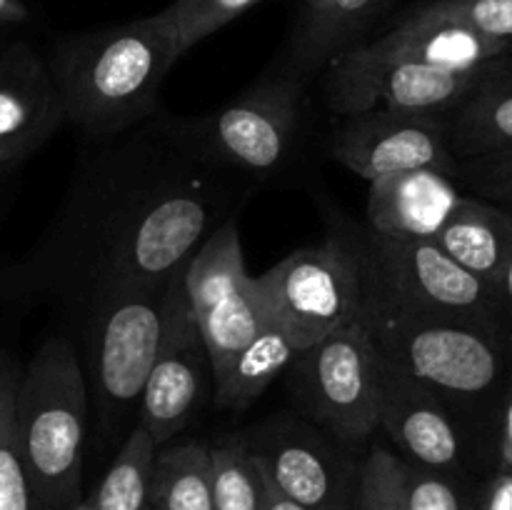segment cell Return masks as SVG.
Here are the masks:
<instances>
[{
	"label": "cell",
	"instance_id": "6da1fadb",
	"mask_svg": "<svg viewBox=\"0 0 512 510\" xmlns=\"http://www.w3.org/2000/svg\"><path fill=\"white\" fill-rule=\"evenodd\" d=\"M95 143L43 238L13 270L20 295L75 313L113 290L178 275L258 188L195 153L173 115Z\"/></svg>",
	"mask_w": 512,
	"mask_h": 510
},
{
	"label": "cell",
	"instance_id": "7a4b0ae2",
	"mask_svg": "<svg viewBox=\"0 0 512 510\" xmlns=\"http://www.w3.org/2000/svg\"><path fill=\"white\" fill-rule=\"evenodd\" d=\"M185 55L168 13L73 33L45 58L65 110L93 140L153 118L163 80Z\"/></svg>",
	"mask_w": 512,
	"mask_h": 510
},
{
	"label": "cell",
	"instance_id": "3957f363",
	"mask_svg": "<svg viewBox=\"0 0 512 510\" xmlns=\"http://www.w3.org/2000/svg\"><path fill=\"white\" fill-rule=\"evenodd\" d=\"M363 320L383 363L448 403L465 423L488 403H503L512 340L458 320L405 313L363 293Z\"/></svg>",
	"mask_w": 512,
	"mask_h": 510
},
{
	"label": "cell",
	"instance_id": "277c9868",
	"mask_svg": "<svg viewBox=\"0 0 512 510\" xmlns=\"http://www.w3.org/2000/svg\"><path fill=\"white\" fill-rule=\"evenodd\" d=\"M90 395L73 343L53 335L15 380V435L35 510L80 503Z\"/></svg>",
	"mask_w": 512,
	"mask_h": 510
},
{
	"label": "cell",
	"instance_id": "5b68a950",
	"mask_svg": "<svg viewBox=\"0 0 512 510\" xmlns=\"http://www.w3.org/2000/svg\"><path fill=\"white\" fill-rule=\"evenodd\" d=\"M178 128L208 163L260 185L298 160L305 135V80L288 70L260 78L210 113L178 118Z\"/></svg>",
	"mask_w": 512,
	"mask_h": 510
},
{
	"label": "cell",
	"instance_id": "8992f818",
	"mask_svg": "<svg viewBox=\"0 0 512 510\" xmlns=\"http://www.w3.org/2000/svg\"><path fill=\"white\" fill-rule=\"evenodd\" d=\"M173 278L105 293L80 313L85 318V383L105 430L123 425L138 408L163 338L165 298Z\"/></svg>",
	"mask_w": 512,
	"mask_h": 510
},
{
	"label": "cell",
	"instance_id": "52a82bcc",
	"mask_svg": "<svg viewBox=\"0 0 512 510\" xmlns=\"http://www.w3.org/2000/svg\"><path fill=\"white\" fill-rule=\"evenodd\" d=\"M350 245L360 265L363 293L370 298L405 313L458 320L505 335L493 285L455 263L435 240L388 238L365 228L358 243Z\"/></svg>",
	"mask_w": 512,
	"mask_h": 510
},
{
	"label": "cell",
	"instance_id": "ba28073f",
	"mask_svg": "<svg viewBox=\"0 0 512 510\" xmlns=\"http://www.w3.org/2000/svg\"><path fill=\"white\" fill-rule=\"evenodd\" d=\"M283 378L303 418L335 438L365 445L378 433L383 358L363 313L305 348Z\"/></svg>",
	"mask_w": 512,
	"mask_h": 510
},
{
	"label": "cell",
	"instance_id": "9c48e42d",
	"mask_svg": "<svg viewBox=\"0 0 512 510\" xmlns=\"http://www.w3.org/2000/svg\"><path fill=\"white\" fill-rule=\"evenodd\" d=\"M265 313L300 350L363 313V278L348 240L300 248L255 278Z\"/></svg>",
	"mask_w": 512,
	"mask_h": 510
},
{
	"label": "cell",
	"instance_id": "30bf717a",
	"mask_svg": "<svg viewBox=\"0 0 512 510\" xmlns=\"http://www.w3.org/2000/svg\"><path fill=\"white\" fill-rule=\"evenodd\" d=\"M270 483L305 510H355L363 458L303 415H278L245 435Z\"/></svg>",
	"mask_w": 512,
	"mask_h": 510
},
{
	"label": "cell",
	"instance_id": "8fae6325",
	"mask_svg": "<svg viewBox=\"0 0 512 510\" xmlns=\"http://www.w3.org/2000/svg\"><path fill=\"white\" fill-rule=\"evenodd\" d=\"M488 65L448 70L405 60H375L353 45L325 65V103L335 115L393 110L448 120L473 93Z\"/></svg>",
	"mask_w": 512,
	"mask_h": 510
},
{
	"label": "cell",
	"instance_id": "7c38bea8",
	"mask_svg": "<svg viewBox=\"0 0 512 510\" xmlns=\"http://www.w3.org/2000/svg\"><path fill=\"white\" fill-rule=\"evenodd\" d=\"M183 288L213 365V378L268 323L255 275L248 273L238 218L205 238L183 270Z\"/></svg>",
	"mask_w": 512,
	"mask_h": 510
},
{
	"label": "cell",
	"instance_id": "4fadbf2b",
	"mask_svg": "<svg viewBox=\"0 0 512 510\" xmlns=\"http://www.w3.org/2000/svg\"><path fill=\"white\" fill-rule=\"evenodd\" d=\"M183 270L168 288L163 338L138 403V425L148 430L158 448L183 433L198 413L208 383H213L208 345L185 295Z\"/></svg>",
	"mask_w": 512,
	"mask_h": 510
},
{
	"label": "cell",
	"instance_id": "5bb4252c",
	"mask_svg": "<svg viewBox=\"0 0 512 510\" xmlns=\"http://www.w3.org/2000/svg\"><path fill=\"white\" fill-rule=\"evenodd\" d=\"M330 155L368 183L410 170H438L455 178L458 165L443 118L393 110L340 115L330 138Z\"/></svg>",
	"mask_w": 512,
	"mask_h": 510
},
{
	"label": "cell",
	"instance_id": "9a60e30c",
	"mask_svg": "<svg viewBox=\"0 0 512 510\" xmlns=\"http://www.w3.org/2000/svg\"><path fill=\"white\" fill-rule=\"evenodd\" d=\"M393 453L415 468L458 475L468 460V423L448 403L383 363L380 428Z\"/></svg>",
	"mask_w": 512,
	"mask_h": 510
},
{
	"label": "cell",
	"instance_id": "2e32d148",
	"mask_svg": "<svg viewBox=\"0 0 512 510\" xmlns=\"http://www.w3.org/2000/svg\"><path fill=\"white\" fill-rule=\"evenodd\" d=\"M65 123L48 63L25 40L0 50V173L38 153Z\"/></svg>",
	"mask_w": 512,
	"mask_h": 510
},
{
	"label": "cell",
	"instance_id": "e0dca14e",
	"mask_svg": "<svg viewBox=\"0 0 512 510\" xmlns=\"http://www.w3.org/2000/svg\"><path fill=\"white\" fill-rule=\"evenodd\" d=\"M465 190L438 170H410L370 180L368 230L388 238L435 240L445 228Z\"/></svg>",
	"mask_w": 512,
	"mask_h": 510
},
{
	"label": "cell",
	"instance_id": "ac0fdd59",
	"mask_svg": "<svg viewBox=\"0 0 512 510\" xmlns=\"http://www.w3.org/2000/svg\"><path fill=\"white\" fill-rule=\"evenodd\" d=\"M355 48L375 60H405L448 70H478L512 53L508 45L485 38L458 20L435 15L425 5L413 10L383 38L358 43Z\"/></svg>",
	"mask_w": 512,
	"mask_h": 510
},
{
	"label": "cell",
	"instance_id": "d6986e66",
	"mask_svg": "<svg viewBox=\"0 0 512 510\" xmlns=\"http://www.w3.org/2000/svg\"><path fill=\"white\" fill-rule=\"evenodd\" d=\"M458 160L512 153V53L493 60L473 93L445 120Z\"/></svg>",
	"mask_w": 512,
	"mask_h": 510
},
{
	"label": "cell",
	"instance_id": "ffe728a7",
	"mask_svg": "<svg viewBox=\"0 0 512 510\" xmlns=\"http://www.w3.org/2000/svg\"><path fill=\"white\" fill-rule=\"evenodd\" d=\"M435 243L455 263L493 285L512 255V210L465 193Z\"/></svg>",
	"mask_w": 512,
	"mask_h": 510
},
{
	"label": "cell",
	"instance_id": "44dd1931",
	"mask_svg": "<svg viewBox=\"0 0 512 510\" xmlns=\"http://www.w3.org/2000/svg\"><path fill=\"white\" fill-rule=\"evenodd\" d=\"M383 0H313L290 48L288 73L308 78L355 45V35L378 13Z\"/></svg>",
	"mask_w": 512,
	"mask_h": 510
},
{
	"label": "cell",
	"instance_id": "7402d4cb",
	"mask_svg": "<svg viewBox=\"0 0 512 510\" xmlns=\"http://www.w3.org/2000/svg\"><path fill=\"white\" fill-rule=\"evenodd\" d=\"M300 353L303 350L295 345V340L268 318V323L253 335V340L225 365L223 373L213 378L218 408L233 410V413L250 408Z\"/></svg>",
	"mask_w": 512,
	"mask_h": 510
},
{
	"label": "cell",
	"instance_id": "603a6c76",
	"mask_svg": "<svg viewBox=\"0 0 512 510\" xmlns=\"http://www.w3.org/2000/svg\"><path fill=\"white\" fill-rule=\"evenodd\" d=\"M150 510H213L208 445L193 440L160 445L150 478Z\"/></svg>",
	"mask_w": 512,
	"mask_h": 510
},
{
	"label": "cell",
	"instance_id": "cb8c5ba5",
	"mask_svg": "<svg viewBox=\"0 0 512 510\" xmlns=\"http://www.w3.org/2000/svg\"><path fill=\"white\" fill-rule=\"evenodd\" d=\"M158 443L135 425L115 453L98 490L88 498L93 510H150V478Z\"/></svg>",
	"mask_w": 512,
	"mask_h": 510
},
{
	"label": "cell",
	"instance_id": "d4e9b609",
	"mask_svg": "<svg viewBox=\"0 0 512 510\" xmlns=\"http://www.w3.org/2000/svg\"><path fill=\"white\" fill-rule=\"evenodd\" d=\"M213 510H263L265 478L243 438L210 448Z\"/></svg>",
	"mask_w": 512,
	"mask_h": 510
},
{
	"label": "cell",
	"instance_id": "484cf974",
	"mask_svg": "<svg viewBox=\"0 0 512 510\" xmlns=\"http://www.w3.org/2000/svg\"><path fill=\"white\" fill-rule=\"evenodd\" d=\"M0 510H35L15 435V375L0 373Z\"/></svg>",
	"mask_w": 512,
	"mask_h": 510
},
{
	"label": "cell",
	"instance_id": "4316f807",
	"mask_svg": "<svg viewBox=\"0 0 512 510\" xmlns=\"http://www.w3.org/2000/svg\"><path fill=\"white\" fill-rule=\"evenodd\" d=\"M355 510H408L405 463L383 445H373L360 468Z\"/></svg>",
	"mask_w": 512,
	"mask_h": 510
},
{
	"label": "cell",
	"instance_id": "83f0119b",
	"mask_svg": "<svg viewBox=\"0 0 512 510\" xmlns=\"http://www.w3.org/2000/svg\"><path fill=\"white\" fill-rule=\"evenodd\" d=\"M260 0H175L165 8L170 23L175 25L180 45L188 53L193 45L218 33L228 23L258 5Z\"/></svg>",
	"mask_w": 512,
	"mask_h": 510
},
{
	"label": "cell",
	"instance_id": "f1b7e54d",
	"mask_svg": "<svg viewBox=\"0 0 512 510\" xmlns=\"http://www.w3.org/2000/svg\"><path fill=\"white\" fill-rule=\"evenodd\" d=\"M455 183L465 193L512 210V153L463 158L455 165Z\"/></svg>",
	"mask_w": 512,
	"mask_h": 510
},
{
	"label": "cell",
	"instance_id": "f546056e",
	"mask_svg": "<svg viewBox=\"0 0 512 510\" xmlns=\"http://www.w3.org/2000/svg\"><path fill=\"white\" fill-rule=\"evenodd\" d=\"M425 8L458 20L512 50V0H430Z\"/></svg>",
	"mask_w": 512,
	"mask_h": 510
},
{
	"label": "cell",
	"instance_id": "4dcf8cb0",
	"mask_svg": "<svg viewBox=\"0 0 512 510\" xmlns=\"http://www.w3.org/2000/svg\"><path fill=\"white\" fill-rule=\"evenodd\" d=\"M405 503L408 510H475V500L465 493L458 475L435 473L408 463H405Z\"/></svg>",
	"mask_w": 512,
	"mask_h": 510
},
{
	"label": "cell",
	"instance_id": "1f68e13d",
	"mask_svg": "<svg viewBox=\"0 0 512 510\" xmlns=\"http://www.w3.org/2000/svg\"><path fill=\"white\" fill-rule=\"evenodd\" d=\"M475 510H512V468H498L485 485Z\"/></svg>",
	"mask_w": 512,
	"mask_h": 510
},
{
	"label": "cell",
	"instance_id": "d6a6232c",
	"mask_svg": "<svg viewBox=\"0 0 512 510\" xmlns=\"http://www.w3.org/2000/svg\"><path fill=\"white\" fill-rule=\"evenodd\" d=\"M493 298L495 308H498L500 325H503L505 335L512 340V255L498 273V278L493 280Z\"/></svg>",
	"mask_w": 512,
	"mask_h": 510
},
{
	"label": "cell",
	"instance_id": "836d02e7",
	"mask_svg": "<svg viewBox=\"0 0 512 510\" xmlns=\"http://www.w3.org/2000/svg\"><path fill=\"white\" fill-rule=\"evenodd\" d=\"M498 468H512V378L498 410Z\"/></svg>",
	"mask_w": 512,
	"mask_h": 510
},
{
	"label": "cell",
	"instance_id": "e575fe53",
	"mask_svg": "<svg viewBox=\"0 0 512 510\" xmlns=\"http://www.w3.org/2000/svg\"><path fill=\"white\" fill-rule=\"evenodd\" d=\"M263 478H265V505H263V510H305L303 505H298L295 500L285 498V495L280 493V490L275 488L273 483H270L268 475L263 473Z\"/></svg>",
	"mask_w": 512,
	"mask_h": 510
},
{
	"label": "cell",
	"instance_id": "d590c367",
	"mask_svg": "<svg viewBox=\"0 0 512 510\" xmlns=\"http://www.w3.org/2000/svg\"><path fill=\"white\" fill-rule=\"evenodd\" d=\"M30 18L23 0H0V25H18Z\"/></svg>",
	"mask_w": 512,
	"mask_h": 510
},
{
	"label": "cell",
	"instance_id": "8d00e7d4",
	"mask_svg": "<svg viewBox=\"0 0 512 510\" xmlns=\"http://www.w3.org/2000/svg\"><path fill=\"white\" fill-rule=\"evenodd\" d=\"M70 510H93V505H90L88 500H80V503L73 505V508H70Z\"/></svg>",
	"mask_w": 512,
	"mask_h": 510
},
{
	"label": "cell",
	"instance_id": "74e56055",
	"mask_svg": "<svg viewBox=\"0 0 512 510\" xmlns=\"http://www.w3.org/2000/svg\"><path fill=\"white\" fill-rule=\"evenodd\" d=\"M3 45H5V38H3V33H0V50H3Z\"/></svg>",
	"mask_w": 512,
	"mask_h": 510
},
{
	"label": "cell",
	"instance_id": "f35d334b",
	"mask_svg": "<svg viewBox=\"0 0 512 510\" xmlns=\"http://www.w3.org/2000/svg\"><path fill=\"white\" fill-rule=\"evenodd\" d=\"M308 3H313V0H305V5H308Z\"/></svg>",
	"mask_w": 512,
	"mask_h": 510
},
{
	"label": "cell",
	"instance_id": "ab89813d",
	"mask_svg": "<svg viewBox=\"0 0 512 510\" xmlns=\"http://www.w3.org/2000/svg\"><path fill=\"white\" fill-rule=\"evenodd\" d=\"M0 373H3V368H0Z\"/></svg>",
	"mask_w": 512,
	"mask_h": 510
}]
</instances>
